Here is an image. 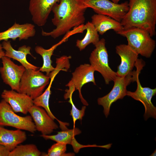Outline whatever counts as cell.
I'll return each instance as SVG.
<instances>
[{"mask_svg":"<svg viewBox=\"0 0 156 156\" xmlns=\"http://www.w3.org/2000/svg\"><path fill=\"white\" fill-rule=\"evenodd\" d=\"M2 45L3 49L5 50V56L18 61L26 69L37 70L39 68L30 63L27 60V55L33 57L30 52V47L24 45L19 47L17 50L13 48L10 42L8 40L3 41Z\"/></svg>","mask_w":156,"mask_h":156,"instance_id":"ac0fdd59","label":"cell"},{"mask_svg":"<svg viewBox=\"0 0 156 156\" xmlns=\"http://www.w3.org/2000/svg\"><path fill=\"white\" fill-rule=\"evenodd\" d=\"M156 149L154 151V152L152 153V154L151 155H150V156H156Z\"/></svg>","mask_w":156,"mask_h":156,"instance_id":"4dcf8cb0","label":"cell"},{"mask_svg":"<svg viewBox=\"0 0 156 156\" xmlns=\"http://www.w3.org/2000/svg\"><path fill=\"white\" fill-rule=\"evenodd\" d=\"M127 39L128 44L138 55L150 57L156 46L155 40L146 30L137 27L123 29L117 33Z\"/></svg>","mask_w":156,"mask_h":156,"instance_id":"3957f363","label":"cell"},{"mask_svg":"<svg viewBox=\"0 0 156 156\" xmlns=\"http://www.w3.org/2000/svg\"><path fill=\"white\" fill-rule=\"evenodd\" d=\"M94 46L95 48L89 57L90 65L95 71L101 74L105 83L108 84L110 82L114 81L117 75L116 72L113 70L109 66L105 39L102 38Z\"/></svg>","mask_w":156,"mask_h":156,"instance_id":"5b68a950","label":"cell"},{"mask_svg":"<svg viewBox=\"0 0 156 156\" xmlns=\"http://www.w3.org/2000/svg\"><path fill=\"white\" fill-rule=\"evenodd\" d=\"M71 58L70 56L64 55L56 59V67L48 75L51 80L53 81L56 75L60 70L67 71L70 67L69 59Z\"/></svg>","mask_w":156,"mask_h":156,"instance_id":"d4e9b609","label":"cell"},{"mask_svg":"<svg viewBox=\"0 0 156 156\" xmlns=\"http://www.w3.org/2000/svg\"><path fill=\"white\" fill-rule=\"evenodd\" d=\"M87 8L83 0H60L52 10L54 14L52 22L55 28L48 32L42 30V35L55 39L83 25Z\"/></svg>","mask_w":156,"mask_h":156,"instance_id":"6da1fadb","label":"cell"},{"mask_svg":"<svg viewBox=\"0 0 156 156\" xmlns=\"http://www.w3.org/2000/svg\"><path fill=\"white\" fill-rule=\"evenodd\" d=\"M84 26L86 30L85 36L82 40H77L76 42V46L80 51L91 43L95 45L100 40L98 33L91 22L88 21Z\"/></svg>","mask_w":156,"mask_h":156,"instance_id":"7402d4cb","label":"cell"},{"mask_svg":"<svg viewBox=\"0 0 156 156\" xmlns=\"http://www.w3.org/2000/svg\"><path fill=\"white\" fill-rule=\"evenodd\" d=\"M10 152L6 148L0 144V156H9Z\"/></svg>","mask_w":156,"mask_h":156,"instance_id":"83f0119b","label":"cell"},{"mask_svg":"<svg viewBox=\"0 0 156 156\" xmlns=\"http://www.w3.org/2000/svg\"><path fill=\"white\" fill-rule=\"evenodd\" d=\"M144 66L143 61L138 59L135 65L136 70L132 71L124 77L117 76L113 81L114 85L110 92L98 99V103L103 107V113L106 118L109 114L112 104L118 99H122L127 95V86L131 83L136 81Z\"/></svg>","mask_w":156,"mask_h":156,"instance_id":"7a4b0ae2","label":"cell"},{"mask_svg":"<svg viewBox=\"0 0 156 156\" xmlns=\"http://www.w3.org/2000/svg\"><path fill=\"white\" fill-rule=\"evenodd\" d=\"M41 153L34 144L18 145L10 152L9 156H39Z\"/></svg>","mask_w":156,"mask_h":156,"instance_id":"603a6c76","label":"cell"},{"mask_svg":"<svg viewBox=\"0 0 156 156\" xmlns=\"http://www.w3.org/2000/svg\"><path fill=\"white\" fill-rule=\"evenodd\" d=\"M27 138L25 132L21 130H9L0 125V144L10 151L17 146L25 141Z\"/></svg>","mask_w":156,"mask_h":156,"instance_id":"d6986e66","label":"cell"},{"mask_svg":"<svg viewBox=\"0 0 156 156\" xmlns=\"http://www.w3.org/2000/svg\"><path fill=\"white\" fill-rule=\"evenodd\" d=\"M67 37L64 38L58 43L54 45L48 49H45L40 46H36L35 48L36 53L40 55L43 60V64L39 70L41 72L46 73V75L48 76L49 74L55 69L52 65V61L51 59L55 50L60 44L66 41Z\"/></svg>","mask_w":156,"mask_h":156,"instance_id":"44dd1931","label":"cell"},{"mask_svg":"<svg viewBox=\"0 0 156 156\" xmlns=\"http://www.w3.org/2000/svg\"><path fill=\"white\" fill-rule=\"evenodd\" d=\"M115 49L121 60L116 73L118 76L124 77L132 71L138 54L127 44H120Z\"/></svg>","mask_w":156,"mask_h":156,"instance_id":"9a60e30c","label":"cell"},{"mask_svg":"<svg viewBox=\"0 0 156 156\" xmlns=\"http://www.w3.org/2000/svg\"><path fill=\"white\" fill-rule=\"evenodd\" d=\"M137 88L134 92L127 91V95L134 99L141 102L145 108L144 117L146 120L149 118H156V107L151 102L152 97L156 94V88L152 89L149 87H142L140 82L139 77L136 81Z\"/></svg>","mask_w":156,"mask_h":156,"instance_id":"8fae6325","label":"cell"},{"mask_svg":"<svg viewBox=\"0 0 156 156\" xmlns=\"http://www.w3.org/2000/svg\"><path fill=\"white\" fill-rule=\"evenodd\" d=\"M88 8L96 14L105 15L120 22L129 9L128 2L115 3L110 0H83Z\"/></svg>","mask_w":156,"mask_h":156,"instance_id":"ba28073f","label":"cell"},{"mask_svg":"<svg viewBox=\"0 0 156 156\" xmlns=\"http://www.w3.org/2000/svg\"><path fill=\"white\" fill-rule=\"evenodd\" d=\"M95 71L93 68L89 64H81L77 67L72 73V77L70 80L66 85L68 87V89L66 90V93L64 95V99L69 98L72 96L74 91L77 90L81 102L85 105L88 106V104L82 95L81 89L84 85L90 82L96 85L94 76Z\"/></svg>","mask_w":156,"mask_h":156,"instance_id":"8992f818","label":"cell"},{"mask_svg":"<svg viewBox=\"0 0 156 156\" xmlns=\"http://www.w3.org/2000/svg\"><path fill=\"white\" fill-rule=\"evenodd\" d=\"M53 81L51 80L49 84L45 91L41 95L33 100L34 105L43 108L49 116L53 120L56 119L59 121L51 112L49 105V101L51 94V88Z\"/></svg>","mask_w":156,"mask_h":156,"instance_id":"cb8c5ba5","label":"cell"},{"mask_svg":"<svg viewBox=\"0 0 156 156\" xmlns=\"http://www.w3.org/2000/svg\"><path fill=\"white\" fill-rule=\"evenodd\" d=\"M110 0L115 3H118V2L120 0Z\"/></svg>","mask_w":156,"mask_h":156,"instance_id":"f546056e","label":"cell"},{"mask_svg":"<svg viewBox=\"0 0 156 156\" xmlns=\"http://www.w3.org/2000/svg\"><path fill=\"white\" fill-rule=\"evenodd\" d=\"M50 79L39 70L25 69L20 81L19 92L34 100L43 93Z\"/></svg>","mask_w":156,"mask_h":156,"instance_id":"277c9868","label":"cell"},{"mask_svg":"<svg viewBox=\"0 0 156 156\" xmlns=\"http://www.w3.org/2000/svg\"><path fill=\"white\" fill-rule=\"evenodd\" d=\"M0 125L11 127L32 133L36 131L31 116L23 117L17 115L3 99L0 102Z\"/></svg>","mask_w":156,"mask_h":156,"instance_id":"52a82bcc","label":"cell"},{"mask_svg":"<svg viewBox=\"0 0 156 156\" xmlns=\"http://www.w3.org/2000/svg\"><path fill=\"white\" fill-rule=\"evenodd\" d=\"M36 32L34 25L28 23L19 24L15 22L8 29L0 32V42L9 39L15 40L18 38L20 41L27 40L34 36Z\"/></svg>","mask_w":156,"mask_h":156,"instance_id":"e0dca14e","label":"cell"},{"mask_svg":"<svg viewBox=\"0 0 156 156\" xmlns=\"http://www.w3.org/2000/svg\"><path fill=\"white\" fill-rule=\"evenodd\" d=\"M5 56V51H3L2 44H0V59Z\"/></svg>","mask_w":156,"mask_h":156,"instance_id":"f1b7e54d","label":"cell"},{"mask_svg":"<svg viewBox=\"0 0 156 156\" xmlns=\"http://www.w3.org/2000/svg\"><path fill=\"white\" fill-rule=\"evenodd\" d=\"M1 59L3 66L0 67V73L3 82L12 90L19 92L20 81L25 68L22 65L15 64L6 56H4Z\"/></svg>","mask_w":156,"mask_h":156,"instance_id":"30bf717a","label":"cell"},{"mask_svg":"<svg viewBox=\"0 0 156 156\" xmlns=\"http://www.w3.org/2000/svg\"><path fill=\"white\" fill-rule=\"evenodd\" d=\"M1 96L15 113L20 112L26 114L34 105L33 99L29 96L13 90H4Z\"/></svg>","mask_w":156,"mask_h":156,"instance_id":"4fadbf2b","label":"cell"},{"mask_svg":"<svg viewBox=\"0 0 156 156\" xmlns=\"http://www.w3.org/2000/svg\"><path fill=\"white\" fill-rule=\"evenodd\" d=\"M60 0H30L29 6L32 20L38 26L44 25L55 4Z\"/></svg>","mask_w":156,"mask_h":156,"instance_id":"7c38bea8","label":"cell"},{"mask_svg":"<svg viewBox=\"0 0 156 156\" xmlns=\"http://www.w3.org/2000/svg\"><path fill=\"white\" fill-rule=\"evenodd\" d=\"M68 101L72 105V109L70 111V115L71 116L74 125H75L76 121L79 120H81L84 116L86 107L85 105L82 107L81 110L79 109L75 106L74 104L72 99V96L70 97Z\"/></svg>","mask_w":156,"mask_h":156,"instance_id":"4316f807","label":"cell"},{"mask_svg":"<svg viewBox=\"0 0 156 156\" xmlns=\"http://www.w3.org/2000/svg\"><path fill=\"white\" fill-rule=\"evenodd\" d=\"M138 27L155 36L156 24V0H139Z\"/></svg>","mask_w":156,"mask_h":156,"instance_id":"9c48e42d","label":"cell"},{"mask_svg":"<svg viewBox=\"0 0 156 156\" xmlns=\"http://www.w3.org/2000/svg\"><path fill=\"white\" fill-rule=\"evenodd\" d=\"M28 112L34 123L36 130L42 135H49L58 128L57 124L42 107L33 105Z\"/></svg>","mask_w":156,"mask_h":156,"instance_id":"5bb4252c","label":"cell"},{"mask_svg":"<svg viewBox=\"0 0 156 156\" xmlns=\"http://www.w3.org/2000/svg\"><path fill=\"white\" fill-rule=\"evenodd\" d=\"M91 23L99 34H103L108 30L112 29L117 33L124 29L120 22L108 16L96 14L91 17Z\"/></svg>","mask_w":156,"mask_h":156,"instance_id":"ffe728a7","label":"cell"},{"mask_svg":"<svg viewBox=\"0 0 156 156\" xmlns=\"http://www.w3.org/2000/svg\"><path fill=\"white\" fill-rule=\"evenodd\" d=\"M66 144L57 142L53 144L48 149L47 154L46 156H73L75 155L73 153H66Z\"/></svg>","mask_w":156,"mask_h":156,"instance_id":"484cf974","label":"cell"},{"mask_svg":"<svg viewBox=\"0 0 156 156\" xmlns=\"http://www.w3.org/2000/svg\"><path fill=\"white\" fill-rule=\"evenodd\" d=\"M81 131L78 128L76 127L72 129L67 128L62 130V131H58L55 135H41L40 136L45 140H50L57 142H60L65 144L71 145L74 151L78 153L80 150L82 148L86 147H98L101 146L96 145H84L79 143L75 138V136L80 134Z\"/></svg>","mask_w":156,"mask_h":156,"instance_id":"2e32d148","label":"cell"}]
</instances>
